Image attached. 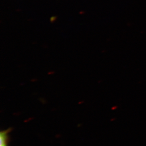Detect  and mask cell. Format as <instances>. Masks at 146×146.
Here are the masks:
<instances>
[{"mask_svg": "<svg viewBox=\"0 0 146 146\" xmlns=\"http://www.w3.org/2000/svg\"><path fill=\"white\" fill-rule=\"evenodd\" d=\"M10 131V129H8L0 133V146H8V134Z\"/></svg>", "mask_w": 146, "mask_h": 146, "instance_id": "cell-1", "label": "cell"}]
</instances>
